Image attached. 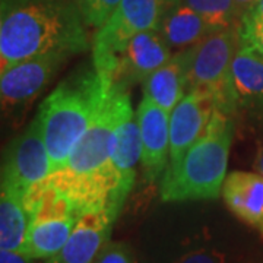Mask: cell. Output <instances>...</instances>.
I'll return each instance as SVG.
<instances>
[{
    "label": "cell",
    "mask_w": 263,
    "mask_h": 263,
    "mask_svg": "<svg viewBox=\"0 0 263 263\" xmlns=\"http://www.w3.org/2000/svg\"><path fill=\"white\" fill-rule=\"evenodd\" d=\"M254 168H256V173H259L263 177V143L259 148V152H257V157H256V162H254Z\"/></svg>",
    "instance_id": "27"
},
{
    "label": "cell",
    "mask_w": 263,
    "mask_h": 263,
    "mask_svg": "<svg viewBox=\"0 0 263 263\" xmlns=\"http://www.w3.org/2000/svg\"><path fill=\"white\" fill-rule=\"evenodd\" d=\"M189 67L190 47L173 54L165 65L155 70L142 84V92L167 113H171L183 100V97L187 94Z\"/></svg>",
    "instance_id": "15"
},
{
    "label": "cell",
    "mask_w": 263,
    "mask_h": 263,
    "mask_svg": "<svg viewBox=\"0 0 263 263\" xmlns=\"http://www.w3.org/2000/svg\"><path fill=\"white\" fill-rule=\"evenodd\" d=\"M142 143L143 180L154 183L162 179L170 162V113L142 97L136 110Z\"/></svg>",
    "instance_id": "10"
},
{
    "label": "cell",
    "mask_w": 263,
    "mask_h": 263,
    "mask_svg": "<svg viewBox=\"0 0 263 263\" xmlns=\"http://www.w3.org/2000/svg\"><path fill=\"white\" fill-rule=\"evenodd\" d=\"M171 57V47L158 29L143 31L136 34L124 47L111 79L124 88L143 84Z\"/></svg>",
    "instance_id": "11"
},
{
    "label": "cell",
    "mask_w": 263,
    "mask_h": 263,
    "mask_svg": "<svg viewBox=\"0 0 263 263\" xmlns=\"http://www.w3.org/2000/svg\"><path fill=\"white\" fill-rule=\"evenodd\" d=\"M120 2L122 0H76L86 27L95 31L101 28L113 15Z\"/></svg>",
    "instance_id": "20"
},
{
    "label": "cell",
    "mask_w": 263,
    "mask_h": 263,
    "mask_svg": "<svg viewBox=\"0 0 263 263\" xmlns=\"http://www.w3.org/2000/svg\"><path fill=\"white\" fill-rule=\"evenodd\" d=\"M69 57L65 54H43L31 57L2 70L0 100L2 108L19 110L32 103L50 82Z\"/></svg>",
    "instance_id": "8"
},
{
    "label": "cell",
    "mask_w": 263,
    "mask_h": 263,
    "mask_svg": "<svg viewBox=\"0 0 263 263\" xmlns=\"http://www.w3.org/2000/svg\"><path fill=\"white\" fill-rule=\"evenodd\" d=\"M129 101V88L110 79L95 117L76 143L65 167L51 173L46 180L75 205L81 215L104 209L114 218L120 214L116 208L117 183L111 154L116 129Z\"/></svg>",
    "instance_id": "1"
},
{
    "label": "cell",
    "mask_w": 263,
    "mask_h": 263,
    "mask_svg": "<svg viewBox=\"0 0 263 263\" xmlns=\"http://www.w3.org/2000/svg\"><path fill=\"white\" fill-rule=\"evenodd\" d=\"M174 263H226V254L215 249H196L180 256Z\"/></svg>",
    "instance_id": "23"
},
{
    "label": "cell",
    "mask_w": 263,
    "mask_h": 263,
    "mask_svg": "<svg viewBox=\"0 0 263 263\" xmlns=\"http://www.w3.org/2000/svg\"><path fill=\"white\" fill-rule=\"evenodd\" d=\"M114 221L105 209L82 214L62 250L44 263H94L110 238Z\"/></svg>",
    "instance_id": "13"
},
{
    "label": "cell",
    "mask_w": 263,
    "mask_h": 263,
    "mask_svg": "<svg viewBox=\"0 0 263 263\" xmlns=\"http://www.w3.org/2000/svg\"><path fill=\"white\" fill-rule=\"evenodd\" d=\"M206 19L215 32L238 27L241 13L234 0H180Z\"/></svg>",
    "instance_id": "19"
},
{
    "label": "cell",
    "mask_w": 263,
    "mask_h": 263,
    "mask_svg": "<svg viewBox=\"0 0 263 263\" xmlns=\"http://www.w3.org/2000/svg\"><path fill=\"white\" fill-rule=\"evenodd\" d=\"M94 263H138L130 246L122 241H107L97 254Z\"/></svg>",
    "instance_id": "21"
},
{
    "label": "cell",
    "mask_w": 263,
    "mask_h": 263,
    "mask_svg": "<svg viewBox=\"0 0 263 263\" xmlns=\"http://www.w3.org/2000/svg\"><path fill=\"white\" fill-rule=\"evenodd\" d=\"M25 193L2 186L0 195V250L24 253L29 228Z\"/></svg>",
    "instance_id": "18"
},
{
    "label": "cell",
    "mask_w": 263,
    "mask_h": 263,
    "mask_svg": "<svg viewBox=\"0 0 263 263\" xmlns=\"http://www.w3.org/2000/svg\"><path fill=\"white\" fill-rule=\"evenodd\" d=\"M92 46L76 0H2L0 70L43 54L84 53Z\"/></svg>",
    "instance_id": "2"
},
{
    "label": "cell",
    "mask_w": 263,
    "mask_h": 263,
    "mask_svg": "<svg viewBox=\"0 0 263 263\" xmlns=\"http://www.w3.org/2000/svg\"><path fill=\"white\" fill-rule=\"evenodd\" d=\"M238 47L237 28L214 32L190 47L189 89L208 91L216 110L228 116L238 111L231 84V65Z\"/></svg>",
    "instance_id": "6"
},
{
    "label": "cell",
    "mask_w": 263,
    "mask_h": 263,
    "mask_svg": "<svg viewBox=\"0 0 263 263\" xmlns=\"http://www.w3.org/2000/svg\"><path fill=\"white\" fill-rule=\"evenodd\" d=\"M158 31L171 48L186 50L196 46L215 31L206 19L189 6L176 2L162 16Z\"/></svg>",
    "instance_id": "17"
},
{
    "label": "cell",
    "mask_w": 263,
    "mask_h": 263,
    "mask_svg": "<svg viewBox=\"0 0 263 263\" xmlns=\"http://www.w3.org/2000/svg\"><path fill=\"white\" fill-rule=\"evenodd\" d=\"M51 174L48 155L40 117L35 116L29 126L10 142L3 155L2 186L27 193L43 183Z\"/></svg>",
    "instance_id": "7"
},
{
    "label": "cell",
    "mask_w": 263,
    "mask_h": 263,
    "mask_svg": "<svg viewBox=\"0 0 263 263\" xmlns=\"http://www.w3.org/2000/svg\"><path fill=\"white\" fill-rule=\"evenodd\" d=\"M35 260L21 252L0 250V263H34Z\"/></svg>",
    "instance_id": "25"
},
{
    "label": "cell",
    "mask_w": 263,
    "mask_h": 263,
    "mask_svg": "<svg viewBox=\"0 0 263 263\" xmlns=\"http://www.w3.org/2000/svg\"><path fill=\"white\" fill-rule=\"evenodd\" d=\"M234 2H235V6L238 8L240 13H241V16H243L246 12L250 9L257 0H234Z\"/></svg>",
    "instance_id": "26"
},
{
    "label": "cell",
    "mask_w": 263,
    "mask_h": 263,
    "mask_svg": "<svg viewBox=\"0 0 263 263\" xmlns=\"http://www.w3.org/2000/svg\"><path fill=\"white\" fill-rule=\"evenodd\" d=\"M221 195L227 208L263 237L262 176L250 171H233L227 176Z\"/></svg>",
    "instance_id": "14"
},
{
    "label": "cell",
    "mask_w": 263,
    "mask_h": 263,
    "mask_svg": "<svg viewBox=\"0 0 263 263\" xmlns=\"http://www.w3.org/2000/svg\"><path fill=\"white\" fill-rule=\"evenodd\" d=\"M240 46H247V47L254 48L256 51H259L263 56V25L257 29H254L253 32H250L245 38H241Z\"/></svg>",
    "instance_id": "24"
},
{
    "label": "cell",
    "mask_w": 263,
    "mask_h": 263,
    "mask_svg": "<svg viewBox=\"0 0 263 263\" xmlns=\"http://www.w3.org/2000/svg\"><path fill=\"white\" fill-rule=\"evenodd\" d=\"M111 78L94 66L69 76L40 105L38 117L47 146L51 173L65 167L76 143L88 130Z\"/></svg>",
    "instance_id": "3"
},
{
    "label": "cell",
    "mask_w": 263,
    "mask_h": 263,
    "mask_svg": "<svg viewBox=\"0 0 263 263\" xmlns=\"http://www.w3.org/2000/svg\"><path fill=\"white\" fill-rule=\"evenodd\" d=\"M263 25V0H257L250 9L246 12L240 19V24L237 27L238 31V38H245L254 29Z\"/></svg>",
    "instance_id": "22"
},
{
    "label": "cell",
    "mask_w": 263,
    "mask_h": 263,
    "mask_svg": "<svg viewBox=\"0 0 263 263\" xmlns=\"http://www.w3.org/2000/svg\"><path fill=\"white\" fill-rule=\"evenodd\" d=\"M231 84L237 108L263 110V56L240 46L231 65Z\"/></svg>",
    "instance_id": "16"
},
{
    "label": "cell",
    "mask_w": 263,
    "mask_h": 263,
    "mask_svg": "<svg viewBox=\"0 0 263 263\" xmlns=\"http://www.w3.org/2000/svg\"><path fill=\"white\" fill-rule=\"evenodd\" d=\"M179 0H122L113 15L92 37V66L113 78L119 57L136 34L158 29L162 16Z\"/></svg>",
    "instance_id": "5"
},
{
    "label": "cell",
    "mask_w": 263,
    "mask_h": 263,
    "mask_svg": "<svg viewBox=\"0 0 263 263\" xmlns=\"http://www.w3.org/2000/svg\"><path fill=\"white\" fill-rule=\"evenodd\" d=\"M233 136V116L215 110L205 133L179 164L167 167L161 179V199L184 202L219 196L228 176L227 165Z\"/></svg>",
    "instance_id": "4"
},
{
    "label": "cell",
    "mask_w": 263,
    "mask_h": 263,
    "mask_svg": "<svg viewBox=\"0 0 263 263\" xmlns=\"http://www.w3.org/2000/svg\"><path fill=\"white\" fill-rule=\"evenodd\" d=\"M216 110L212 95L199 88H190L170 113V162L179 164L193 143L205 133Z\"/></svg>",
    "instance_id": "9"
},
{
    "label": "cell",
    "mask_w": 263,
    "mask_h": 263,
    "mask_svg": "<svg viewBox=\"0 0 263 263\" xmlns=\"http://www.w3.org/2000/svg\"><path fill=\"white\" fill-rule=\"evenodd\" d=\"M142 143L139 124L132 101L124 105L120 120L116 129L111 167L116 176V208L120 212L129 196L136 177V165L141 162Z\"/></svg>",
    "instance_id": "12"
}]
</instances>
